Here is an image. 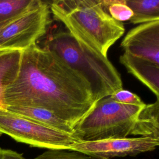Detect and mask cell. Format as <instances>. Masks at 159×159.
<instances>
[{"label": "cell", "mask_w": 159, "mask_h": 159, "mask_svg": "<svg viewBox=\"0 0 159 159\" xmlns=\"http://www.w3.org/2000/svg\"><path fill=\"white\" fill-rule=\"evenodd\" d=\"M158 145L159 140L151 137H127L78 142L71 145L68 150L80 152L95 159H112L152 152Z\"/></svg>", "instance_id": "7"}, {"label": "cell", "mask_w": 159, "mask_h": 159, "mask_svg": "<svg viewBox=\"0 0 159 159\" xmlns=\"http://www.w3.org/2000/svg\"><path fill=\"white\" fill-rule=\"evenodd\" d=\"M43 47L55 52L89 83L95 102L122 89L120 75L107 57L86 50L68 31L52 33Z\"/></svg>", "instance_id": "3"}, {"label": "cell", "mask_w": 159, "mask_h": 159, "mask_svg": "<svg viewBox=\"0 0 159 159\" xmlns=\"http://www.w3.org/2000/svg\"><path fill=\"white\" fill-rule=\"evenodd\" d=\"M50 9L81 47L104 57L125 32L123 23L112 18L101 1L58 0Z\"/></svg>", "instance_id": "2"}, {"label": "cell", "mask_w": 159, "mask_h": 159, "mask_svg": "<svg viewBox=\"0 0 159 159\" xmlns=\"http://www.w3.org/2000/svg\"><path fill=\"white\" fill-rule=\"evenodd\" d=\"M145 106L117 102L110 96L104 98L75 125L73 135L79 142L127 138L131 135L137 116Z\"/></svg>", "instance_id": "4"}, {"label": "cell", "mask_w": 159, "mask_h": 159, "mask_svg": "<svg viewBox=\"0 0 159 159\" xmlns=\"http://www.w3.org/2000/svg\"><path fill=\"white\" fill-rule=\"evenodd\" d=\"M7 135L18 142L48 150H69L79 142L63 132L0 108V135Z\"/></svg>", "instance_id": "5"}, {"label": "cell", "mask_w": 159, "mask_h": 159, "mask_svg": "<svg viewBox=\"0 0 159 159\" xmlns=\"http://www.w3.org/2000/svg\"><path fill=\"white\" fill-rule=\"evenodd\" d=\"M22 51L0 49V108L6 109L4 93L19 73Z\"/></svg>", "instance_id": "11"}, {"label": "cell", "mask_w": 159, "mask_h": 159, "mask_svg": "<svg viewBox=\"0 0 159 159\" xmlns=\"http://www.w3.org/2000/svg\"><path fill=\"white\" fill-rule=\"evenodd\" d=\"M119 61L129 73L147 86L157 99H159V65L127 52L120 56Z\"/></svg>", "instance_id": "9"}, {"label": "cell", "mask_w": 159, "mask_h": 159, "mask_svg": "<svg viewBox=\"0 0 159 159\" xmlns=\"http://www.w3.org/2000/svg\"><path fill=\"white\" fill-rule=\"evenodd\" d=\"M120 47L124 52L159 65V20L132 29L121 42Z\"/></svg>", "instance_id": "8"}, {"label": "cell", "mask_w": 159, "mask_h": 159, "mask_svg": "<svg viewBox=\"0 0 159 159\" xmlns=\"http://www.w3.org/2000/svg\"><path fill=\"white\" fill-rule=\"evenodd\" d=\"M111 98L115 101L125 104L145 106V104L135 93L125 89H120L111 94Z\"/></svg>", "instance_id": "17"}, {"label": "cell", "mask_w": 159, "mask_h": 159, "mask_svg": "<svg viewBox=\"0 0 159 159\" xmlns=\"http://www.w3.org/2000/svg\"><path fill=\"white\" fill-rule=\"evenodd\" d=\"M17 18V17H16ZM15 18V19H16ZM15 19H9V20H1L0 21V31L2 30V29L6 25H7L8 23H9L11 21Z\"/></svg>", "instance_id": "19"}, {"label": "cell", "mask_w": 159, "mask_h": 159, "mask_svg": "<svg viewBox=\"0 0 159 159\" xmlns=\"http://www.w3.org/2000/svg\"><path fill=\"white\" fill-rule=\"evenodd\" d=\"M6 109L42 125L73 135V126L45 109L33 106H8Z\"/></svg>", "instance_id": "10"}, {"label": "cell", "mask_w": 159, "mask_h": 159, "mask_svg": "<svg viewBox=\"0 0 159 159\" xmlns=\"http://www.w3.org/2000/svg\"><path fill=\"white\" fill-rule=\"evenodd\" d=\"M34 159H95L80 152L67 150H48Z\"/></svg>", "instance_id": "16"}, {"label": "cell", "mask_w": 159, "mask_h": 159, "mask_svg": "<svg viewBox=\"0 0 159 159\" xmlns=\"http://www.w3.org/2000/svg\"><path fill=\"white\" fill-rule=\"evenodd\" d=\"M102 5L112 18L117 21L129 20L133 16L132 10L126 5L125 0L101 1Z\"/></svg>", "instance_id": "15"}, {"label": "cell", "mask_w": 159, "mask_h": 159, "mask_svg": "<svg viewBox=\"0 0 159 159\" xmlns=\"http://www.w3.org/2000/svg\"><path fill=\"white\" fill-rule=\"evenodd\" d=\"M94 103L89 83L55 52L37 43L22 51L17 76L4 93L6 108H43L73 128Z\"/></svg>", "instance_id": "1"}, {"label": "cell", "mask_w": 159, "mask_h": 159, "mask_svg": "<svg viewBox=\"0 0 159 159\" xmlns=\"http://www.w3.org/2000/svg\"><path fill=\"white\" fill-rule=\"evenodd\" d=\"M50 5L37 6L11 21L0 31V49L23 51L45 35L50 22Z\"/></svg>", "instance_id": "6"}, {"label": "cell", "mask_w": 159, "mask_h": 159, "mask_svg": "<svg viewBox=\"0 0 159 159\" xmlns=\"http://www.w3.org/2000/svg\"><path fill=\"white\" fill-rule=\"evenodd\" d=\"M41 2L40 0H0V21L18 17Z\"/></svg>", "instance_id": "14"}, {"label": "cell", "mask_w": 159, "mask_h": 159, "mask_svg": "<svg viewBox=\"0 0 159 159\" xmlns=\"http://www.w3.org/2000/svg\"><path fill=\"white\" fill-rule=\"evenodd\" d=\"M0 159H26L22 155L16 151L5 149L0 147Z\"/></svg>", "instance_id": "18"}, {"label": "cell", "mask_w": 159, "mask_h": 159, "mask_svg": "<svg viewBox=\"0 0 159 159\" xmlns=\"http://www.w3.org/2000/svg\"><path fill=\"white\" fill-rule=\"evenodd\" d=\"M133 16L129 20L134 24L159 20V0H125Z\"/></svg>", "instance_id": "13"}, {"label": "cell", "mask_w": 159, "mask_h": 159, "mask_svg": "<svg viewBox=\"0 0 159 159\" xmlns=\"http://www.w3.org/2000/svg\"><path fill=\"white\" fill-rule=\"evenodd\" d=\"M131 135L159 140V99L145 104L139 113Z\"/></svg>", "instance_id": "12"}]
</instances>
